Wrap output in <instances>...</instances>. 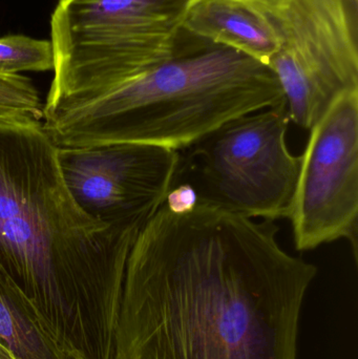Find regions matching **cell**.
<instances>
[{
    "mask_svg": "<svg viewBox=\"0 0 358 359\" xmlns=\"http://www.w3.org/2000/svg\"><path fill=\"white\" fill-rule=\"evenodd\" d=\"M273 221L164 204L126 265L115 359H298L317 268Z\"/></svg>",
    "mask_w": 358,
    "mask_h": 359,
    "instance_id": "cell-1",
    "label": "cell"
},
{
    "mask_svg": "<svg viewBox=\"0 0 358 359\" xmlns=\"http://www.w3.org/2000/svg\"><path fill=\"white\" fill-rule=\"evenodd\" d=\"M34 119H0V267L69 359H115L126 265L141 230L88 215Z\"/></svg>",
    "mask_w": 358,
    "mask_h": 359,
    "instance_id": "cell-2",
    "label": "cell"
},
{
    "mask_svg": "<svg viewBox=\"0 0 358 359\" xmlns=\"http://www.w3.org/2000/svg\"><path fill=\"white\" fill-rule=\"evenodd\" d=\"M283 102L268 65L180 31L172 56L143 73L46 99L42 126L58 149L139 143L181 151L230 120Z\"/></svg>",
    "mask_w": 358,
    "mask_h": 359,
    "instance_id": "cell-3",
    "label": "cell"
},
{
    "mask_svg": "<svg viewBox=\"0 0 358 359\" xmlns=\"http://www.w3.org/2000/svg\"><path fill=\"white\" fill-rule=\"evenodd\" d=\"M285 102L230 120L179 151L174 184H186L197 205L248 219L288 217L302 156L286 142Z\"/></svg>",
    "mask_w": 358,
    "mask_h": 359,
    "instance_id": "cell-4",
    "label": "cell"
},
{
    "mask_svg": "<svg viewBox=\"0 0 358 359\" xmlns=\"http://www.w3.org/2000/svg\"><path fill=\"white\" fill-rule=\"evenodd\" d=\"M279 36L269 61L290 121L310 130L358 92L357 6L349 0H263Z\"/></svg>",
    "mask_w": 358,
    "mask_h": 359,
    "instance_id": "cell-5",
    "label": "cell"
},
{
    "mask_svg": "<svg viewBox=\"0 0 358 359\" xmlns=\"http://www.w3.org/2000/svg\"><path fill=\"white\" fill-rule=\"evenodd\" d=\"M199 0H58L54 67H109L165 54Z\"/></svg>",
    "mask_w": 358,
    "mask_h": 359,
    "instance_id": "cell-6",
    "label": "cell"
},
{
    "mask_svg": "<svg viewBox=\"0 0 358 359\" xmlns=\"http://www.w3.org/2000/svg\"><path fill=\"white\" fill-rule=\"evenodd\" d=\"M310 132L288 215L296 248L346 238L357 257L358 92L338 98Z\"/></svg>",
    "mask_w": 358,
    "mask_h": 359,
    "instance_id": "cell-7",
    "label": "cell"
},
{
    "mask_svg": "<svg viewBox=\"0 0 358 359\" xmlns=\"http://www.w3.org/2000/svg\"><path fill=\"white\" fill-rule=\"evenodd\" d=\"M59 165L77 204L94 219L142 230L174 185L179 151L139 143L59 149Z\"/></svg>",
    "mask_w": 358,
    "mask_h": 359,
    "instance_id": "cell-8",
    "label": "cell"
},
{
    "mask_svg": "<svg viewBox=\"0 0 358 359\" xmlns=\"http://www.w3.org/2000/svg\"><path fill=\"white\" fill-rule=\"evenodd\" d=\"M182 31L235 48L266 65L279 50V36L263 0H199Z\"/></svg>",
    "mask_w": 358,
    "mask_h": 359,
    "instance_id": "cell-9",
    "label": "cell"
},
{
    "mask_svg": "<svg viewBox=\"0 0 358 359\" xmlns=\"http://www.w3.org/2000/svg\"><path fill=\"white\" fill-rule=\"evenodd\" d=\"M0 345L16 359H69L46 332L31 302L1 267Z\"/></svg>",
    "mask_w": 358,
    "mask_h": 359,
    "instance_id": "cell-10",
    "label": "cell"
},
{
    "mask_svg": "<svg viewBox=\"0 0 358 359\" xmlns=\"http://www.w3.org/2000/svg\"><path fill=\"white\" fill-rule=\"evenodd\" d=\"M54 67V53L48 40L25 35L0 37V74L48 72Z\"/></svg>",
    "mask_w": 358,
    "mask_h": 359,
    "instance_id": "cell-11",
    "label": "cell"
},
{
    "mask_svg": "<svg viewBox=\"0 0 358 359\" xmlns=\"http://www.w3.org/2000/svg\"><path fill=\"white\" fill-rule=\"evenodd\" d=\"M0 119H42L39 93L29 78L0 74Z\"/></svg>",
    "mask_w": 358,
    "mask_h": 359,
    "instance_id": "cell-12",
    "label": "cell"
},
{
    "mask_svg": "<svg viewBox=\"0 0 358 359\" xmlns=\"http://www.w3.org/2000/svg\"><path fill=\"white\" fill-rule=\"evenodd\" d=\"M0 359H16L4 346L0 345Z\"/></svg>",
    "mask_w": 358,
    "mask_h": 359,
    "instance_id": "cell-13",
    "label": "cell"
},
{
    "mask_svg": "<svg viewBox=\"0 0 358 359\" xmlns=\"http://www.w3.org/2000/svg\"><path fill=\"white\" fill-rule=\"evenodd\" d=\"M349 1L353 2V4H358V0H349Z\"/></svg>",
    "mask_w": 358,
    "mask_h": 359,
    "instance_id": "cell-14",
    "label": "cell"
}]
</instances>
